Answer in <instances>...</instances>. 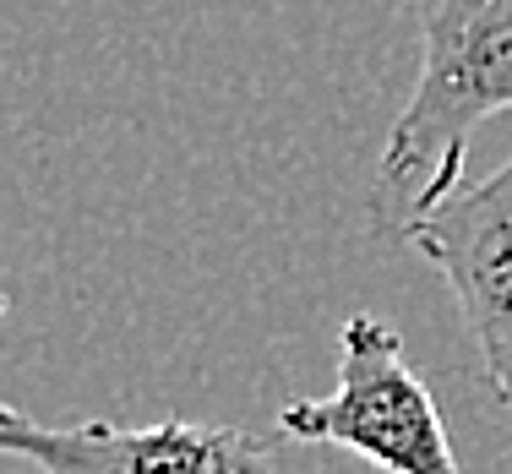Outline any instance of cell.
<instances>
[{
  "label": "cell",
  "mask_w": 512,
  "mask_h": 474,
  "mask_svg": "<svg viewBox=\"0 0 512 474\" xmlns=\"http://www.w3.org/2000/svg\"><path fill=\"white\" fill-rule=\"evenodd\" d=\"M512 109V0H436L420 33V77L387 131L371 180L376 235H409L414 218L463 186L469 142Z\"/></svg>",
  "instance_id": "obj_1"
},
{
  "label": "cell",
  "mask_w": 512,
  "mask_h": 474,
  "mask_svg": "<svg viewBox=\"0 0 512 474\" xmlns=\"http://www.w3.org/2000/svg\"><path fill=\"white\" fill-rule=\"evenodd\" d=\"M278 431L295 442L349 447L387 474H463L431 387L404 360V338L371 311L338 327V387L278 409Z\"/></svg>",
  "instance_id": "obj_2"
},
{
  "label": "cell",
  "mask_w": 512,
  "mask_h": 474,
  "mask_svg": "<svg viewBox=\"0 0 512 474\" xmlns=\"http://www.w3.org/2000/svg\"><path fill=\"white\" fill-rule=\"evenodd\" d=\"M409 246L458 295L463 322L480 344L485 387L502 409H512V158L414 218Z\"/></svg>",
  "instance_id": "obj_3"
},
{
  "label": "cell",
  "mask_w": 512,
  "mask_h": 474,
  "mask_svg": "<svg viewBox=\"0 0 512 474\" xmlns=\"http://www.w3.org/2000/svg\"><path fill=\"white\" fill-rule=\"evenodd\" d=\"M0 453L22 458L44 474H273L267 442L251 431H235V425H202V420L44 425L11 404L0 409Z\"/></svg>",
  "instance_id": "obj_4"
}]
</instances>
